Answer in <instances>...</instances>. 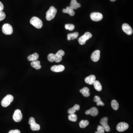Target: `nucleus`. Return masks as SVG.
I'll return each instance as SVG.
<instances>
[{
	"label": "nucleus",
	"instance_id": "a878e982",
	"mask_svg": "<svg viewBox=\"0 0 133 133\" xmlns=\"http://www.w3.org/2000/svg\"><path fill=\"white\" fill-rule=\"evenodd\" d=\"M87 40L85 35H83L79 38V39H78V42L81 45H84L85 44Z\"/></svg>",
	"mask_w": 133,
	"mask_h": 133
},
{
	"label": "nucleus",
	"instance_id": "4468645a",
	"mask_svg": "<svg viewBox=\"0 0 133 133\" xmlns=\"http://www.w3.org/2000/svg\"><path fill=\"white\" fill-rule=\"evenodd\" d=\"M65 69V67L62 65L53 66L51 68V70L54 72H58L63 71Z\"/></svg>",
	"mask_w": 133,
	"mask_h": 133
},
{
	"label": "nucleus",
	"instance_id": "6ab92c4d",
	"mask_svg": "<svg viewBox=\"0 0 133 133\" xmlns=\"http://www.w3.org/2000/svg\"><path fill=\"white\" fill-rule=\"evenodd\" d=\"M31 65L36 70L41 69L42 68V66L40 65V62L38 60L32 62L31 63Z\"/></svg>",
	"mask_w": 133,
	"mask_h": 133
},
{
	"label": "nucleus",
	"instance_id": "ea45409f",
	"mask_svg": "<svg viewBox=\"0 0 133 133\" xmlns=\"http://www.w3.org/2000/svg\"><path fill=\"white\" fill-rule=\"evenodd\" d=\"M95 133H99L98 132V131H96V132H95Z\"/></svg>",
	"mask_w": 133,
	"mask_h": 133
},
{
	"label": "nucleus",
	"instance_id": "2eb2a0df",
	"mask_svg": "<svg viewBox=\"0 0 133 133\" xmlns=\"http://www.w3.org/2000/svg\"><path fill=\"white\" fill-rule=\"evenodd\" d=\"M96 80V77L94 75H92L87 77L85 78L86 83L89 85H92Z\"/></svg>",
	"mask_w": 133,
	"mask_h": 133
},
{
	"label": "nucleus",
	"instance_id": "c9c22d12",
	"mask_svg": "<svg viewBox=\"0 0 133 133\" xmlns=\"http://www.w3.org/2000/svg\"><path fill=\"white\" fill-rule=\"evenodd\" d=\"M4 9V6L2 3L0 2V11H2Z\"/></svg>",
	"mask_w": 133,
	"mask_h": 133
},
{
	"label": "nucleus",
	"instance_id": "393cba45",
	"mask_svg": "<svg viewBox=\"0 0 133 133\" xmlns=\"http://www.w3.org/2000/svg\"><path fill=\"white\" fill-rule=\"evenodd\" d=\"M68 118L69 120L74 122H76L77 120V116L75 114H70L68 116Z\"/></svg>",
	"mask_w": 133,
	"mask_h": 133
},
{
	"label": "nucleus",
	"instance_id": "72a5a7b5",
	"mask_svg": "<svg viewBox=\"0 0 133 133\" xmlns=\"http://www.w3.org/2000/svg\"><path fill=\"white\" fill-rule=\"evenodd\" d=\"M8 133H20V131L18 129L11 130Z\"/></svg>",
	"mask_w": 133,
	"mask_h": 133
},
{
	"label": "nucleus",
	"instance_id": "423d86ee",
	"mask_svg": "<svg viewBox=\"0 0 133 133\" xmlns=\"http://www.w3.org/2000/svg\"><path fill=\"white\" fill-rule=\"evenodd\" d=\"M23 118L21 111L19 110H16L14 112L13 118L14 121L16 122H20L21 121Z\"/></svg>",
	"mask_w": 133,
	"mask_h": 133
},
{
	"label": "nucleus",
	"instance_id": "aec40b11",
	"mask_svg": "<svg viewBox=\"0 0 133 133\" xmlns=\"http://www.w3.org/2000/svg\"><path fill=\"white\" fill-rule=\"evenodd\" d=\"M39 58V54L37 53H34L32 55H30V56H28V59L29 61L33 62V61H35L38 60Z\"/></svg>",
	"mask_w": 133,
	"mask_h": 133
},
{
	"label": "nucleus",
	"instance_id": "58836bf2",
	"mask_svg": "<svg viewBox=\"0 0 133 133\" xmlns=\"http://www.w3.org/2000/svg\"><path fill=\"white\" fill-rule=\"evenodd\" d=\"M116 0H110V1H111V2H114Z\"/></svg>",
	"mask_w": 133,
	"mask_h": 133
},
{
	"label": "nucleus",
	"instance_id": "c756f323",
	"mask_svg": "<svg viewBox=\"0 0 133 133\" xmlns=\"http://www.w3.org/2000/svg\"><path fill=\"white\" fill-rule=\"evenodd\" d=\"M6 17V15L3 11H0V21L4 20Z\"/></svg>",
	"mask_w": 133,
	"mask_h": 133
},
{
	"label": "nucleus",
	"instance_id": "0eeeda50",
	"mask_svg": "<svg viewBox=\"0 0 133 133\" xmlns=\"http://www.w3.org/2000/svg\"><path fill=\"white\" fill-rule=\"evenodd\" d=\"M90 18L91 20L95 21H101L103 19L102 14L99 12H93L90 15Z\"/></svg>",
	"mask_w": 133,
	"mask_h": 133
},
{
	"label": "nucleus",
	"instance_id": "4c0bfd02",
	"mask_svg": "<svg viewBox=\"0 0 133 133\" xmlns=\"http://www.w3.org/2000/svg\"><path fill=\"white\" fill-rule=\"evenodd\" d=\"M69 24H68L65 25V28L66 29L68 30V29H69Z\"/></svg>",
	"mask_w": 133,
	"mask_h": 133
},
{
	"label": "nucleus",
	"instance_id": "f3484780",
	"mask_svg": "<svg viewBox=\"0 0 133 133\" xmlns=\"http://www.w3.org/2000/svg\"><path fill=\"white\" fill-rule=\"evenodd\" d=\"M81 6L80 4L78 3L77 0H71L70 6L74 10L77 9L78 8L80 7Z\"/></svg>",
	"mask_w": 133,
	"mask_h": 133
},
{
	"label": "nucleus",
	"instance_id": "6e6552de",
	"mask_svg": "<svg viewBox=\"0 0 133 133\" xmlns=\"http://www.w3.org/2000/svg\"><path fill=\"white\" fill-rule=\"evenodd\" d=\"M129 126L127 123L121 122L118 124L116 126V129L120 132H123L129 128Z\"/></svg>",
	"mask_w": 133,
	"mask_h": 133
},
{
	"label": "nucleus",
	"instance_id": "4be33fe9",
	"mask_svg": "<svg viewBox=\"0 0 133 133\" xmlns=\"http://www.w3.org/2000/svg\"><path fill=\"white\" fill-rule=\"evenodd\" d=\"M79 33L78 32H74L72 33L68 34L67 35V40H74L76 39L78 37Z\"/></svg>",
	"mask_w": 133,
	"mask_h": 133
},
{
	"label": "nucleus",
	"instance_id": "a211bd4d",
	"mask_svg": "<svg viewBox=\"0 0 133 133\" xmlns=\"http://www.w3.org/2000/svg\"><path fill=\"white\" fill-rule=\"evenodd\" d=\"M90 90L88 88L85 87L80 90V92L85 97H87L90 96Z\"/></svg>",
	"mask_w": 133,
	"mask_h": 133
},
{
	"label": "nucleus",
	"instance_id": "dca6fc26",
	"mask_svg": "<svg viewBox=\"0 0 133 133\" xmlns=\"http://www.w3.org/2000/svg\"><path fill=\"white\" fill-rule=\"evenodd\" d=\"M63 12L64 13L68 14L71 16H73L75 14L73 9H72L70 6H68L66 9H64L63 10Z\"/></svg>",
	"mask_w": 133,
	"mask_h": 133
},
{
	"label": "nucleus",
	"instance_id": "bb28decb",
	"mask_svg": "<svg viewBox=\"0 0 133 133\" xmlns=\"http://www.w3.org/2000/svg\"><path fill=\"white\" fill-rule=\"evenodd\" d=\"M47 58L48 60L50 62H54L55 54L53 53L50 54L48 56Z\"/></svg>",
	"mask_w": 133,
	"mask_h": 133
},
{
	"label": "nucleus",
	"instance_id": "b1692460",
	"mask_svg": "<svg viewBox=\"0 0 133 133\" xmlns=\"http://www.w3.org/2000/svg\"><path fill=\"white\" fill-rule=\"evenodd\" d=\"M89 123L88 120H81L79 123V126L81 128H84L87 127L89 125Z\"/></svg>",
	"mask_w": 133,
	"mask_h": 133
},
{
	"label": "nucleus",
	"instance_id": "1a4fd4ad",
	"mask_svg": "<svg viewBox=\"0 0 133 133\" xmlns=\"http://www.w3.org/2000/svg\"><path fill=\"white\" fill-rule=\"evenodd\" d=\"M108 118L107 117H104L101 120L100 123L101 126H103L106 132H108L110 130V128L108 124Z\"/></svg>",
	"mask_w": 133,
	"mask_h": 133
},
{
	"label": "nucleus",
	"instance_id": "e433bc0d",
	"mask_svg": "<svg viewBox=\"0 0 133 133\" xmlns=\"http://www.w3.org/2000/svg\"><path fill=\"white\" fill-rule=\"evenodd\" d=\"M75 107V109H76V110L79 111L80 109V105L78 104H76L74 105V106Z\"/></svg>",
	"mask_w": 133,
	"mask_h": 133
},
{
	"label": "nucleus",
	"instance_id": "39448f33",
	"mask_svg": "<svg viewBox=\"0 0 133 133\" xmlns=\"http://www.w3.org/2000/svg\"><path fill=\"white\" fill-rule=\"evenodd\" d=\"M30 125V128L33 131H38L40 129V125L35 123V120L33 117L30 118L29 122Z\"/></svg>",
	"mask_w": 133,
	"mask_h": 133
},
{
	"label": "nucleus",
	"instance_id": "c85d7f7f",
	"mask_svg": "<svg viewBox=\"0 0 133 133\" xmlns=\"http://www.w3.org/2000/svg\"><path fill=\"white\" fill-rule=\"evenodd\" d=\"M76 109H75V107L73 106L72 108H71L69 109V110L68 111V113L69 114H75L76 112Z\"/></svg>",
	"mask_w": 133,
	"mask_h": 133
},
{
	"label": "nucleus",
	"instance_id": "5701e85b",
	"mask_svg": "<svg viewBox=\"0 0 133 133\" xmlns=\"http://www.w3.org/2000/svg\"><path fill=\"white\" fill-rule=\"evenodd\" d=\"M111 105L112 108L115 111L118 110L119 108L118 103L115 100H113L111 102Z\"/></svg>",
	"mask_w": 133,
	"mask_h": 133
},
{
	"label": "nucleus",
	"instance_id": "412c9836",
	"mask_svg": "<svg viewBox=\"0 0 133 133\" xmlns=\"http://www.w3.org/2000/svg\"><path fill=\"white\" fill-rule=\"evenodd\" d=\"M93 85H94L95 89L96 91H101L102 90V86L100 82L99 81L95 80L93 84Z\"/></svg>",
	"mask_w": 133,
	"mask_h": 133
},
{
	"label": "nucleus",
	"instance_id": "f257e3e1",
	"mask_svg": "<svg viewBox=\"0 0 133 133\" xmlns=\"http://www.w3.org/2000/svg\"><path fill=\"white\" fill-rule=\"evenodd\" d=\"M57 10L54 6H51L46 13V19L47 20L50 21L56 16Z\"/></svg>",
	"mask_w": 133,
	"mask_h": 133
},
{
	"label": "nucleus",
	"instance_id": "f704fd0d",
	"mask_svg": "<svg viewBox=\"0 0 133 133\" xmlns=\"http://www.w3.org/2000/svg\"><path fill=\"white\" fill-rule=\"evenodd\" d=\"M96 105H97L98 106L100 105L103 106L105 105V104L104 102H102V101H101L99 102H96Z\"/></svg>",
	"mask_w": 133,
	"mask_h": 133
},
{
	"label": "nucleus",
	"instance_id": "ddd939ff",
	"mask_svg": "<svg viewBox=\"0 0 133 133\" xmlns=\"http://www.w3.org/2000/svg\"><path fill=\"white\" fill-rule=\"evenodd\" d=\"M85 113L87 115H90L92 116H95L98 115V109L96 107H92L90 110L87 111Z\"/></svg>",
	"mask_w": 133,
	"mask_h": 133
},
{
	"label": "nucleus",
	"instance_id": "f03ea898",
	"mask_svg": "<svg viewBox=\"0 0 133 133\" xmlns=\"http://www.w3.org/2000/svg\"><path fill=\"white\" fill-rule=\"evenodd\" d=\"M30 23L35 28L38 29H41L43 25L42 20L36 17L32 18L30 20Z\"/></svg>",
	"mask_w": 133,
	"mask_h": 133
},
{
	"label": "nucleus",
	"instance_id": "7ed1b4c3",
	"mask_svg": "<svg viewBox=\"0 0 133 133\" xmlns=\"http://www.w3.org/2000/svg\"><path fill=\"white\" fill-rule=\"evenodd\" d=\"M14 96L11 95H7L2 100V105L4 107H7L14 100Z\"/></svg>",
	"mask_w": 133,
	"mask_h": 133
},
{
	"label": "nucleus",
	"instance_id": "473e14b6",
	"mask_svg": "<svg viewBox=\"0 0 133 133\" xmlns=\"http://www.w3.org/2000/svg\"><path fill=\"white\" fill-rule=\"evenodd\" d=\"M75 28V26L73 24H70L69 25V29L68 30L70 31H72Z\"/></svg>",
	"mask_w": 133,
	"mask_h": 133
},
{
	"label": "nucleus",
	"instance_id": "f8f14e48",
	"mask_svg": "<svg viewBox=\"0 0 133 133\" xmlns=\"http://www.w3.org/2000/svg\"><path fill=\"white\" fill-rule=\"evenodd\" d=\"M100 51L99 50L95 51L92 54L91 59L94 62H98L100 58Z\"/></svg>",
	"mask_w": 133,
	"mask_h": 133
},
{
	"label": "nucleus",
	"instance_id": "9b49d317",
	"mask_svg": "<svg viewBox=\"0 0 133 133\" xmlns=\"http://www.w3.org/2000/svg\"><path fill=\"white\" fill-rule=\"evenodd\" d=\"M122 29L124 32L128 35H130L132 34L133 29L127 23H124L122 26Z\"/></svg>",
	"mask_w": 133,
	"mask_h": 133
},
{
	"label": "nucleus",
	"instance_id": "2f4dec72",
	"mask_svg": "<svg viewBox=\"0 0 133 133\" xmlns=\"http://www.w3.org/2000/svg\"><path fill=\"white\" fill-rule=\"evenodd\" d=\"M101 101V100L100 98L98 96H95L94 97V101L95 102H98Z\"/></svg>",
	"mask_w": 133,
	"mask_h": 133
},
{
	"label": "nucleus",
	"instance_id": "20e7f679",
	"mask_svg": "<svg viewBox=\"0 0 133 133\" xmlns=\"http://www.w3.org/2000/svg\"><path fill=\"white\" fill-rule=\"evenodd\" d=\"M2 32L6 35H11L13 33V29L11 26L8 23L5 24L2 26Z\"/></svg>",
	"mask_w": 133,
	"mask_h": 133
},
{
	"label": "nucleus",
	"instance_id": "7c9ffc66",
	"mask_svg": "<svg viewBox=\"0 0 133 133\" xmlns=\"http://www.w3.org/2000/svg\"><path fill=\"white\" fill-rule=\"evenodd\" d=\"M84 35H85L86 38L87 40H88L89 39L91 38L92 37V34L90 32H87L84 34Z\"/></svg>",
	"mask_w": 133,
	"mask_h": 133
},
{
	"label": "nucleus",
	"instance_id": "9d476101",
	"mask_svg": "<svg viewBox=\"0 0 133 133\" xmlns=\"http://www.w3.org/2000/svg\"><path fill=\"white\" fill-rule=\"evenodd\" d=\"M65 52L63 50H60L55 54L54 62L59 63L62 60L63 56H64Z\"/></svg>",
	"mask_w": 133,
	"mask_h": 133
},
{
	"label": "nucleus",
	"instance_id": "cd10ccee",
	"mask_svg": "<svg viewBox=\"0 0 133 133\" xmlns=\"http://www.w3.org/2000/svg\"><path fill=\"white\" fill-rule=\"evenodd\" d=\"M97 129V131L99 133H104L105 132V131L104 127L102 126H100V125L98 126Z\"/></svg>",
	"mask_w": 133,
	"mask_h": 133
}]
</instances>
